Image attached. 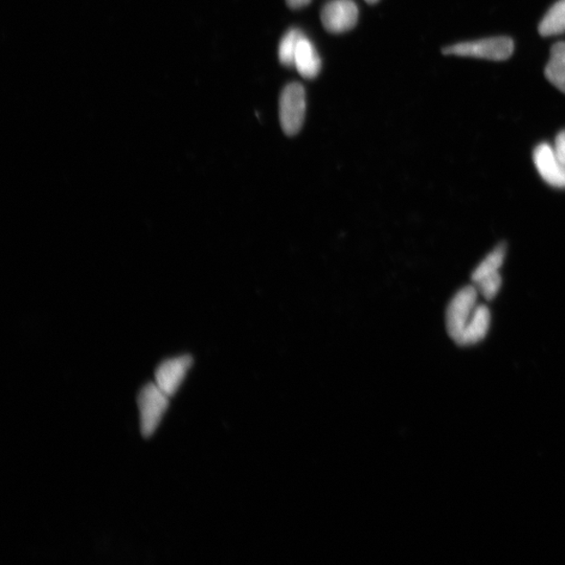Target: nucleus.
<instances>
[{"label":"nucleus","instance_id":"f257e3e1","mask_svg":"<svg viewBox=\"0 0 565 565\" xmlns=\"http://www.w3.org/2000/svg\"><path fill=\"white\" fill-rule=\"evenodd\" d=\"M169 399L168 395L155 382H149L139 392L137 405L144 436H151L160 427L169 407Z\"/></svg>","mask_w":565,"mask_h":565},{"label":"nucleus","instance_id":"f03ea898","mask_svg":"<svg viewBox=\"0 0 565 565\" xmlns=\"http://www.w3.org/2000/svg\"><path fill=\"white\" fill-rule=\"evenodd\" d=\"M478 295L476 287H467L461 289L449 303L446 312L447 332L458 345L476 312Z\"/></svg>","mask_w":565,"mask_h":565},{"label":"nucleus","instance_id":"7ed1b4c3","mask_svg":"<svg viewBox=\"0 0 565 565\" xmlns=\"http://www.w3.org/2000/svg\"><path fill=\"white\" fill-rule=\"evenodd\" d=\"M514 42L509 37H495L478 41L461 42L443 48V54L459 57H471L503 61L512 56Z\"/></svg>","mask_w":565,"mask_h":565},{"label":"nucleus","instance_id":"20e7f679","mask_svg":"<svg viewBox=\"0 0 565 565\" xmlns=\"http://www.w3.org/2000/svg\"><path fill=\"white\" fill-rule=\"evenodd\" d=\"M306 93L300 83L288 84L279 98V121L285 135L295 136L305 120Z\"/></svg>","mask_w":565,"mask_h":565},{"label":"nucleus","instance_id":"39448f33","mask_svg":"<svg viewBox=\"0 0 565 565\" xmlns=\"http://www.w3.org/2000/svg\"><path fill=\"white\" fill-rule=\"evenodd\" d=\"M321 22L328 32L339 34L356 26L358 8L352 0H331L320 13Z\"/></svg>","mask_w":565,"mask_h":565},{"label":"nucleus","instance_id":"423d86ee","mask_svg":"<svg viewBox=\"0 0 565 565\" xmlns=\"http://www.w3.org/2000/svg\"><path fill=\"white\" fill-rule=\"evenodd\" d=\"M192 366L193 358L190 355L169 358L157 367L155 384L171 398L179 390Z\"/></svg>","mask_w":565,"mask_h":565},{"label":"nucleus","instance_id":"0eeeda50","mask_svg":"<svg viewBox=\"0 0 565 565\" xmlns=\"http://www.w3.org/2000/svg\"><path fill=\"white\" fill-rule=\"evenodd\" d=\"M534 163L543 179L552 187L565 188V166L558 160L549 144L537 145L533 154Z\"/></svg>","mask_w":565,"mask_h":565},{"label":"nucleus","instance_id":"6e6552de","mask_svg":"<svg viewBox=\"0 0 565 565\" xmlns=\"http://www.w3.org/2000/svg\"><path fill=\"white\" fill-rule=\"evenodd\" d=\"M295 68L305 79H314L320 74L321 68L320 54L315 50L312 42L307 37L303 38L297 46Z\"/></svg>","mask_w":565,"mask_h":565},{"label":"nucleus","instance_id":"1a4fd4ad","mask_svg":"<svg viewBox=\"0 0 565 565\" xmlns=\"http://www.w3.org/2000/svg\"><path fill=\"white\" fill-rule=\"evenodd\" d=\"M491 315L488 307L478 305L475 314L468 326L459 345H472L483 340L489 331Z\"/></svg>","mask_w":565,"mask_h":565},{"label":"nucleus","instance_id":"9d476101","mask_svg":"<svg viewBox=\"0 0 565 565\" xmlns=\"http://www.w3.org/2000/svg\"><path fill=\"white\" fill-rule=\"evenodd\" d=\"M544 74L554 87L565 94V42H558L552 46Z\"/></svg>","mask_w":565,"mask_h":565},{"label":"nucleus","instance_id":"9b49d317","mask_svg":"<svg viewBox=\"0 0 565 565\" xmlns=\"http://www.w3.org/2000/svg\"><path fill=\"white\" fill-rule=\"evenodd\" d=\"M539 33L544 37L565 33V0H559L548 11L539 24Z\"/></svg>","mask_w":565,"mask_h":565},{"label":"nucleus","instance_id":"f8f14e48","mask_svg":"<svg viewBox=\"0 0 565 565\" xmlns=\"http://www.w3.org/2000/svg\"><path fill=\"white\" fill-rule=\"evenodd\" d=\"M306 37V35L299 29H291L283 36L278 46L279 62L287 68L295 66V57L300 42Z\"/></svg>","mask_w":565,"mask_h":565},{"label":"nucleus","instance_id":"ddd939ff","mask_svg":"<svg viewBox=\"0 0 565 565\" xmlns=\"http://www.w3.org/2000/svg\"><path fill=\"white\" fill-rule=\"evenodd\" d=\"M506 256L505 245L497 246L494 252L490 253L481 263L473 271L471 278L473 283L481 281L482 278L494 275L496 272H500L503 264V260Z\"/></svg>","mask_w":565,"mask_h":565},{"label":"nucleus","instance_id":"4468645a","mask_svg":"<svg viewBox=\"0 0 565 565\" xmlns=\"http://www.w3.org/2000/svg\"><path fill=\"white\" fill-rule=\"evenodd\" d=\"M502 283L501 273L496 272L494 275L482 278L481 281L475 283V287L479 294L490 301L494 299L498 294V291H500Z\"/></svg>","mask_w":565,"mask_h":565},{"label":"nucleus","instance_id":"2eb2a0df","mask_svg":"<svg viewBox=\"0 0 565 565\" xmlns=\"http://www.w3.org/2000/svg\"><path fill=\"white\" fill-rule=\"evenodd\" d=\"M555 154L558 160L565 166V130L559 133L555 139L554 145Z\"/></svg>","mask_w":565,"mask_h":565},{"label":"nucleus","instance_id":"dca6fc26","mask_svg":"<svg viewBox=\"0 0 565 565\" xmlns=\"http://www.w3.org/2000/svg\"><path fill=\"white\" fill-rule=\"evenodd\" d=\"M290 8L300 9L309 4L312 0H287Z\"/></svg>","mask_w":565,"mask_h":565},{"label":"nucleus","instance_id":"f3484780","mask_svg":"<svg viewBox=\"0 0 565 565\" xmlns=\"http://www.w3.org/2000/svg\"><path fill=\"white\" fill-rule=\"evenodd\" d=\"M366 2H367L368 4H373L378 3V2H379V0H366Z\"/></svg>","mask_w":565,"mask_h":565}]
</instances>
